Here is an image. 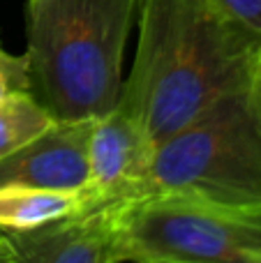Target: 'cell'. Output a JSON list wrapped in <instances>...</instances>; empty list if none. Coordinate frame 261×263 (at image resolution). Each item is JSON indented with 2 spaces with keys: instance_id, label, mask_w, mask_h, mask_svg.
Wrapping results in <instances>:
<instances>
[{
  "instance_id": "52a82bcc",
  "label": "cell",
  "mask_w": 261,
  "mask_h": 263,
  "mask_svg": "<svg viewBox=\"0 0 261 263\" xmlns=\"http://www.w3.org/2000/svg\"><path fill=\"white\" fill-rule=\"evenodd\" d=\"M92 120H55L44 134L0 159V187L86 190Z\"/></svg>"
},
{
  "instance_id": "277c9868",
  "label": "cell",
  "mask_w": 261,
  "mask_h": 263,
  "mask_svg": "<svg viewBox=\"0 0 261 263\" xmlns=\"http://www.w3.org/2000/svg\"><path fill=\"white\" fill-rule=\"evenodd\" d=\"M127 263H261V201L148 194L120 203Z\"/></svg>"
},
{
  "instance_id": "30bf717a",
  "label": "cell",
  "mask_w": 261,
  "mask_h": 263,
  "mask_svg": "<svg viewBox=\"0 0 261 263\" xmlns=\"http://www.w3.org/2000/svg\"><path fill=\"white\" fill-rule=\"evenodd\" d=\"M14 95H32L30 65L26 53L14 55L0 46V102Z\"/></svg>"
},
{
  "instance_id": "8fae6325",
  "label": "cell",
  "mask_w": 261,
  "mask_h": 263,
  "mask_svg": "<svg viewBox=\"0 0 261 263\" xmlns=\"http://www.w3.org/2000/svg\"><path fill=\"white\" fill-rule=\"evenodd\" d=\"M217 3L250 30L261 35V0H217Z\"/></svg>"
},
{
  "instance_id": "5b68a950",
  "label": "cell",
  "mask_w": 261,
  "mask_h": 263,
  "mask_svg": "<svg viewBox=\"0 0 261 263\" xmlns=\"http://www.w3.org/2000/svg\"><path fill=\"white\" fill-rule=\"evenodd\" d=\"M120 203H88L30 231L5 233L16 263H127Z\"/></svg>"
},
{
  "instance_id": "6da1fadb",
  "label": "cell",
  "mask_w": 261,
  "mask_h": 263,
  "mask_svg": "<svg viewBox=\"0 0 261 263\" xmlns=\"http://www.w3.org/2000/svg\"><path fill=\"white\" fill-rule=\"evenodd\" d=\"M137 23V55L118 104L155 145L261 69V35L217 0H139Z\"/></svg>"
},
{
  "instance_id": "8992f818",
  "label": "cell",
  "mask_w": 261,
  "mask_h": 263,
  "mask_svg": "<svg viewBox=\"0 0 261 263\" xmlns=\"http://www.w3.org/2000/svg\"><path fill=\"white\" fill-rule=\"evenodd\" d=\"M155 148L139 120L116 102L109 114L92 120L86 148V190L100 203L137 199Z\"/></svg>"
},
{
  "instance_id": "7a4b0ae2",
  "label": "cell",
  "mask_w": 261,
  "mask_h": 263,
  "mask_svg": "<svg viewBox=\"0 0 261 263\" xmlns=\"http://www.w3.org/2000/svg\"><path fill=\"white\" fill-rule=\"evenodd\" d=\"M139 0H28L26 58L32 97L55 120L109 114Z\"/></svg>"
},
{
  "instance_id": "7c38bea8",
  "label": "cell",
  "mask_w": 261,
  "mask_h": 263,
  "mask_svg": "<svg viewBox=\"0 0 261 263\" xmlns=\"http://www.w3.org/2000/svg\"><path fill=\"white\" fill-rule=\"evenodd\" d=\"M0 263H16V259H14V252H12V247H9L5 233H0Z\"/></svg>"
},
{
  "instance_id": "ba28073f",
  "label": "cell",
  "mask_w": 261,
  "mask_h": 263,
  "mask_svg": "<svg viewBox=\"0 0 261 263\" xmlns=\"http://www.w3.org/2000/svg\"><path fill=\"white\" fill-rule=\"evenodd\" d=\"M88 203H100L88 190L0 187V233L30 231Z\"/></svg>"
},
{
  "instance_id": "9c48e42d",
  "label": "cell",
  "mask_w": 261,
  "mask_h": 263,
  "mask_svg": "<svg viewBox=\"0 0 261 263\" xmlns=\"http://www.w3.org/2000/svg\"><path fill=\"white\" fill-rule=\"evenodd\" d=\"M55 118L32 95H14L0 102V159L44 134Z\"/></svg>"
},
{
  "instance_id": "3957f363",
  "label": "cell",
  "mask_w": 261,
  "mask_h": 263,
  "mask_svg": "<svg viewBox=\"0 0 261 263\" xmlns=\"http://www.w3.org/2000/svg\"><path fill=\"white\" fill-rule=\"evenodd\" d=\"M148 194L261 201V69L252 83L220 97L157 143L139 192Z\"/></svg>"
}]
</instances>
